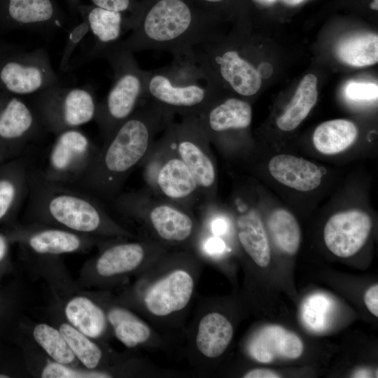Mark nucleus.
I'll list each match as a JSON object with an SVG mask.
<instances>
[{
	"instance_id": "nucleus-1",
	"label": "nucleus",
	"mask_w": 378,
	"mask_h": 378,
	"mask_svg": "<svg viewBox=\"0 0 378 378\" xmlns=\"http://www.w3.org/2000/svg\"><path fill=\"white\" fill-rule=\"evenodd\" d=\"M174 115L149 99L104 140L83 178L92 190L104 196L117 193L130 173L141 166L157 135L174 120Z\"/></svg>"
},
{
	"instance_id": "nucleus-2",
	"label": "nucleus",
	"mask_w": 378,
	"mask_h": 378,
	"mask_svg": "<svg viewBox=\"0 0 378 378\" xmlns=\"http://www.w3.org/2000/svg\"><path fill=\"white\" fill-rule=\"evenodd\" d=\"M130 27V35L113 44L132 52L159 50L174 55L216 38L207 18H197L185 0L155 1Z\"/></svg>"
},
{
	"instance_id": "nucleus-3",
	"label": "nucleus",
	"mask_w": 378,
	"mask_h": 378,
	"mask_svg": "<svg viewBox=\"0 0 378 378\" xmlns=\"http://www.w3.org/2000/svg\"><path fill=\"white\" fill-rule=\"evenodd\" d=\"M171 64L149 71L146 99L174 115L198 116L219 98L206 80L192 49L173 55Z\"/></svg>"
},
{
	"instance_id": "nucleus-4",
	"label": "nucleus",
	"mask_w": 378,
	"mask_h": 378,
	"mask_svg": "<svg viewBox=\"0 0 378 378\" xmlns=\"http://www.w3.org/2000/svg\"><path fill=\"white\" fill-rule=\"evenodd\" d=\"M106 59L113 71V82L106 97L97 104L94 120L104 140L146 99L148 71L141 69L133 52L115 44L94 53Z\"/></svg>"
},
{
	"instance_id": "nucleus-5",
	"label": "nucleus",
	"mask_w": 378,
	"mask_h": 378,
	"mask_svg": "<svg viewBox=\"0 0 378 378\" xmlns=\"http://www.w3.org/2000/svg\"><path fill=\"white\" fill-rule=\"evenodd\" d=\"M30 189L31 207L69 230L92 233L113 225L96 202L62 184L34 178Z\"/></svg>"
},
{
	"instance_id": "nucleus-6",
	"label": "nucleus",
	"mask_w": 378,
	"mask_h": 378,
	"mask_svg": "<svg viewBox=\"0 0 378 378\" xmlns=\"http://www.w3.org/2000/svg\"><path fill=\"white\" fill-rule=\"evenodd\" d=\"M141 166L146 190L153 195L189 209L202 200L197 183L172 145L167 127Z\"/></svg>"
},
{
	"instance_id": "nucleus-7",
	"label": "nucleus",
	"mask_w": 378,
	"mask_h": 378,
	"mask_svg": "<svg viewBox=\"0 0 378 378\" xmlns=\"http://www.w3.org/2000/svg\"><path fill=\"white\" fill-rule=\"evenodd\" d=\"M115 206L122 213L146 221L162 241L188 240L196 227L190 209L153 195L146 190L118 196Z\"/></svg>"
},
{
	"instance_id": "nucleus-8",
	"label": "nucleus",
	"mask_w": 378,
	"mask_h": 378,
	"mask_svg": "<svg viewBox=\"0 0 378 378\" xmlns=\"http://www.w3.org/2000/svg\"><path fill=\"white\" fill-rule=\"evenodd\" d=\"M33 106L41 125L57 134L94 120L97 103L91 88L58 83L36 93Z\"/></svg>"
},
{
	"instance_id": "nucleus-9",
	"label": "nucleus",
	"mask_w": 378,
	"mask_h": 378,
	"mask_svg": "<svg viewBox=\"0 0 378 378\" xmlns=\"http://www.w3.org/2000/svg\"><path fill=\"white\" fill-rule=\"evenodd\" d=\"M172 145L192 174L204 205H211L216 184V168L209 140L197 116H183L167 127Z\"/></svg>"
},
{
	"instance_id": "nucleus-10",
	"label": "nucleus",
	"mask_w": 378,
	"mask_h": 378,
	"mask_svg": "<svg viewBox=\"0 0 378 378\" xmlns=\"http://www.w3.org/2000/svg\"><path fill=\"white\" fill-rule=\"evenodd\" d=\"M59 83L45 49L0 50L1 91L19 96L36 94Z\"/></svg>"
},
{
	"instance_id": "nucleus-11",
	"label": "nucleus",
	"mask_w": 378,
	"mask_h": 378,
	"mask_svg": "<svg viewBox=\"0 0 378 378\" xmlns=\"http://www.w3.org/2000/svg\"><path fill=\"white\" fill-rule=\"evenodd\" d=\"M56 135L43 178L62 185L83 180L99 148L78 128L66 130Z\"/></svg>"
},
{
	"instance_id": "nucleus-12",
	"label": "nucleus",
	"mask_w": 378,
	"mask_h": 378,
	"mask_svg": "<svg viewBox=\"0 0 378 378\" xmlns=\"http://www.w3.org/2000/svg\"><path fill=\"white\" fill-rule=\"evenodd\" d=\"M371 227L370 217L360 210L339 212L327 221L323 230L324 241L334 255L350 257L363 246Z\"/></svg>"
},
{
	"instance_id": "nucleus-13",
	"label": "nucleus",
	"mask_w": 378,
	"mask_h": 378,
	"mask_svg": "<svg viewBox=\"0 0 378 378\" xmlns=\"http://www.w3.org/2000/svg\"><path fill=\"white\" fill-rule=\"evenodd\" d=\"M194 289L192 276L183 270H174L153 284L146 293L145 305L152 314L165 316L184 309Z\"/></svg>"
},
{
	"instance_id": "nucleus-14",
	"label": "nucleus",
	"mask_w": 378,
	"mask_h": 378,
	"mask_svg": "<svg viewBox=\"0 0 378 378\" xmlns=\"http://www.w3.org/2000/svg\"><path fill=\"white\" fill-rule=\"evenodd\" d=\"M41 125L34 106L19 95L0 92V141L25 143L36 134Z\"/></svg>"
},
{
	"instance_id": "nucleus-15",
	"label": "nucleus",
	"mask_w": 378,
	"mask_h": 378,
	"mask_svg": "<svg viewBox=\"0 0 378 378\" xmlns=\"http://www.w3.org/2000/svg\"><path fill=\"white\" fill-rule=\"evenodd\" d=\"M197 118L209 141L216 143L226 133L246 130L251 123L252 109L241 99H218Z\"/></svg>"
},
{
	"instance_id": "nucleus-16",
	"label": "nucleus",
	"mask_w": 378,
	"mask_h": 378,
	"mask_svg": "<svg viewBox=\"0 0 378 378\" xmlns=\"http://www.w3.org/2000/svg\"><path fill=\"white\" fill-rule=\"evenodd\" d=\"M248 352L255 360L268 363L279 359H296L303 343L295 333L277 325L262 327L251 339Z\"/></svg>"
},
{
	"instance_id": "nucleus-17",
	"label": "nucleus",
	"mask_w": 378,
	"mask_h": 378,
	"mask_svg": "<svg viewBox=\"0 0 378 378\" xmlns=\"http://www.w3.org/2000/svg\"><path fill=\"white\" fill-rule=\"evenodd\" d=\"M4 26L9 28L63 27L51 0H6Z\"/></svg>"
},
{
	"instance_id": "nucleus-18",
	"label": "nucleus",
	"mask_w": 378,
	"mask_h": 378,
	"mask_svg": "<svg viewBox=\"0 0 378 378\" xmlns=\"http://www.w3.org/2000/svg\"><path fill=\"white\" fill-rule=\"evenodd\" d=\"M270 173L280 183L299 191L316 188L322 179V172L314 163L290 155H278L268 164Z\"/></svg>"
},
{
	"instance_id": "nucleus-19",
	"label": "nucleus",
	"mask_w": 378,
	"mask_h": 378,
	"mask_svg": "<svg viewBox=\"0 0 378 378\" xmlns=\"http://www.w3.org/2000/svg\"><path fill=\"white\" fill-rule=\"evenodd\" d=\"M239 241L251 259L261 267L270 261V248L262 220L254 209L241 213L236 220Z\"/></svg>"
},
{
	"instance_id": "nucleus-20",
	"label": "nucleus",
	"mask_w": 378,
	"mask_h": 378,
	"mask_svg": "<svg viewBox=\"0 0 378 378\" xmlns=\"http://www.w3.org/2000/svg\"><path fill=\"white\" fill-rule=\"evenodd\" d=\"M233 327L223 314L211 312L200 320L196 337L199 351L207 358H214L224 353L233 337Z\"/></svg>"
},
{
	"instance_id": "nucleus-21",
	"label": "nucleus",
	"mask_w": 378,
	"mask_h": 378,
	"mask_svg": "<svg viewBox=\"0 0 378 378\" xmlns=\"http://www.w3.org/2000/svg\"><path fill=\"white\" fill-rule=\"evenodd\" d=\"M146 247L141 243H123L112 246L99 257L96 268L103 276L130 272L144 260Z\"/></svg>"
},
{
	"instance_id": "nucleus-22",
	"label": "nucleus",
	"mask_w": 378,
	"mask_h": 378,
	"mask_svg": "<svg viewBox=\"0 0 378 378\" xmlns=\"http://www.w3.org/2000/svg\"><path fill=\"white\" fill-rule=\"evenodd\" d=\"M317 81L314 74L304 76L290 103L276 120L280 130H293L307 116L318 99Z\"/></svg>"
},
{
	"instance_id": "nucleus-23",
	"label": "nucleus",
	"mask_w": 378,
	"mask_h": 378,
	"mask_svg": "<svg viewBox=\"0 0 378 378\" xmlns=\"http://www.w3.org/2000/svg\"><path fill=\"white\" fill-rule=\"evenodd\" d=\"M357 136L358 129L352 122L336 119L320 124L314 130L312 139L317 150L332 155L349 148Z\"/></svg>"
},
{
	"instance_id": "nucleus-24",
	"label": "nucleus",
	"mask_w": 378,
	"mask_h": 378,
	"mask_svg": "<svg viewBox=\"0 0 378 378\" xmlns=\"http://www.w3.org/2000/svg\"><path fill=\"white\" fill-rule=\"evenodd\" d=\"M65 314L72 326L88 337H98L106 330L104 312L87 298L71 299L66 306Z\"/></svg>"
},
{
	"instance_id": "nucleus-25",
	"label": "nucleus",
	"mask_w": 378,
	"mask_h": 378,
	"mask_svg": "<svg viewBox=\"0 0 378 378\" xmlns=\"http://www.w3.org/2000/svg\"><path fill=\"white\" fill-rule=\"evenodd\" d=\"M85 22L95 40L93 54L103 47L119 41L125 31L122 13L98 6L90 10Z\"/></svg>"
},
{
	"instance_id": "nucleus-26",
	"label": "nucleus",
	"mask_w": 378,
	"mask_h": 378,
	"mask_svg": "<svg viewBox=\"0 0 378 378\" xmlns=\"http://www.w3.org/2000/svg\"><path fill=\"white\" fill-rule=\"evenodd\" d=\"M339 59L353 66H365L378 61V36L374 34H362L344 38L337 46Z\"/></svg>"
},
{
	"instance_id": "nucleus-27",
	"label": "nucleus",
	"mask_w": 378,
	"mask_h": 378,
	"mask_svg": "<svg viewBox=\"0 0 378 378\" xmlns=\"http://www.w3.org/2000/svg\"><path fill=\"white\" fill-rule=\"evenodd\" d=\"M29 247L41 254H61L80 249L83 239L74 232L60 229H41L27 236Z\"/></svg>"
},
{
	"instance_id": "nucleus-28",
	"label": "nucleus",
	"mask_w": 378,
	"mask_h": 378,
	"mask_svg": "<svg viewBox=\"0 0 378 378\" xmlns=\"http://www.w3.org/2000/svg\"><path fill=\"white\" fill-rule=\"evenodd\" d=\"M115 337L125 346L133 348L150 337L148 326L131 312L120 307L110 309L107 316Z\"/></svg>"
},
{
	"instance_id": "nucleus-29",
	"label": "nucleus",
	"mask_w": 378,
	"mask_h": 378,
	"mask_svg": "<svg viewBox=\"0 0 378 378\" xmlns=\"http://www.w3.org/2000/svg\"><path fill=\"white\" fill-rule=\"evenodd\" d=\"M267 225L276 245L284 253L295 254L300 246L301 232L292 214L285 209H277L270 216Z\"/></svg>"
},
{
	"instance_id": "nucleus-30",
	"label": "nucleus",
	"mask_w": 378,
	"mask_h": 378,
	"mask_svg": "<svg viewBox=\"0 0 378 378\" xmlns=\"http://www.w3.org/2000/svg\"><path fill=\"white\" fill-rule=\"evenodd\" d=\"M33 335L36 342L57 363L68 364L74 360L75 356L59 330L42 323L34 328Z\"/></svg>"
},
{
	"instance_id": "nucleus-31",
	"label": "nucleus",
	"mask_w": 378,
	"mask_h": 378,
	"mask_svg": "<svg viewBox=\"0 0 378 378\" xmlns=\"http://www.w3.org/2000/svg\"><path fill=\"white\" fill-rule=\"evenodd\" d=\"M59 332L74 356L87 368L93 369L97 366L102 358V351L96 344L88 339V336L67 323L61 325Z\"/></svg>"
},
{
	"instance_id": "nucleus-32",
	"label": "nucleus",
	"mask_w": 378,
	"mask_h": 378,
	"mask_svg": "<svg viewBox=\"0 0 378 378\" xmlns=\"http://www.w3.org/2000/svg\"><path fill=\"white\" fill-rule=\"evenodd\" d=\"M330 308L331 302L326 295L318 293L309 296L302 307V318L304 325L314 331L324 329Z\"/></svg>"
},
{
	"instance_id": "nucleus-33",
	"label": "nucleus",
	"mask_w": 378,
	"mask_h": 378,
	"mask_svg": "<svg viewBox=\"0 0 378 378\" xmlns=\"http://www.w3.org/2000/svg\"><path fill=\"white\" fill-rule=\"evenodd\" d=\"M26 183L25 173L19 170L16 175L0 178V220L6 216L20 200Z\"/></svg>"
},
{
	"instance_id": "nucleus-34",
	"label": "nucleus",
	"mask_w": 378,
	"mask_h": 378,
	"mask_svg": "<svg viewBox=\"0 0 378 378\" xmlns=\"http://www.w3.org/2000/svg\"><path fill=\"white\" fill-rule=\"evenodd\" d=\"M43 378H106L110 376L106 373L96 372H81L69 368L59 363H51L43 369Z\"/></svg>"
},
{
	"instance_id": "nucleus-35",
	"label": "nucleus",
	"mask_w": 378,
	"mask_h": 378,
	"mask_svg": "<svg viewBox=\"0 0 378 378\" xmlns=\"http://www.w3.org/2000/svg\"><path fill=\"white\" fill-rule=\"evenodd\" d=\"M345 94L354 101H374L378 96V87L375 83L351 82L345 88Z\"/></svg>"
},
{
	"instance_id": "nucleus-36",
	"label": "nucleus",
	"mask_w": 378,
	"mask_h": 378,
	"mask_svg": "<svg viewBox=\"0 0 378 378\" xmlns=\"http://www.w3.org/2000/svg\"><path fill=\"white\" fill-rule=\"evenodd\" d=\"M88 31H89V28L85 22L80 24L71 31L62 57L60 63L61 69H65L68 66L71 55Z\"/></svg>"
},
{
	"instance_id": "nucleus-37",
	"label": "nucleus",
	"mask_w": 378,
	"mask_h": 378,
	"mask_svg": "<svg viewBox=\"0 0 378 378\" xmlns=\"http://www.w3.org/2000/svg\"><path fill=\"white\" fill-rule=\"evenodd\" d=\"M96 6L107 10L123 12L130 4V0H92Z\"/></svg>"
},
{
	"instance_id": "nucleus-38",
	"label": "nucleus",
	"mask_w": 378,
	"mask_h": 378,
	"mask_svg": "<svg viewBox=\"0 0 378 378\" xmlns=\"http://www.w3.org/2000/svg\"><path fill=\"white\" fill-rule=\"evenodd\" d=\"M364 302L368 309L374 316H378V285L370 287L364 295Z\"/></svg>"
},
{
	"instance_id": "nucleus-39",
	"label": "nucleus",
	"mask_w": 378,
	"mask_h": 378,
	"mask_svg": "<svg viewBox=\"0 0 378 378\" xmlns=\"http://www.w3.org/2000/svg\"><path fill=\"white\" fill-rule=\"evenodd\" d=\"M281 376L274 371L269 369H253L247 372L243 377L244 378H279Z\"/></svg>"
},
{
	"instance_id": "nucleus-40",
	"label": "nucleus",
	"mask_w": 378,
	"mask_h": 378,
	"mask_svg": "<svg viewBox=\"0 0 378 378\" xmlns=\"http://www.w3.org/2000/svg\"><path fill=\"white\" fill-rule=\"evenodd\" d=\"M225 244L219 238H212L208 240L206 248L210 253H220L224 250Z\"/></svg>"
},
{
	"instance_id": "nucleus-41",
	"label": "nucleus",
	"mask_w": 378,
	"mask_h": 378,
	"mask_svg": "<svg viewBox=\"0 0 378 378\" xmlns=\"http://www.w3.org/2000/svg\"><path fill=\"white\" fill-rule=\"evenodd\" d=\"M212 231L215 234H223L227 229V223L222 218H216L211 223Z\"/></svg>"
},
{
	"instance_id": "nucleus-42",
	"label": "nucleus",
	"mask_w": 378,
	"mask_h": 378,
	"mask_svg": "<svg viewBox=\"0 0 378 378\" xmlns=\"http://www.w3.org/2000/svg\"><path fill=\"white\" fill-rule=\"evenodd\" d=\"M8 251V243L6 238L0 234V262L4 258Z\"/></svg>"
},
{
	"instance_id": "nucleus-43",
	"label": "nucleus",
	"mask_w": 378,
	"mask_h": 378,
	"mask_svg": "<svg viewBox=\"0 0 378 378\" xmlns=\"http://www.w3.org/2000/svg\"><path fill=\"white\" fill-rule=\"evenodd\" d=\"M354 377H369L370 373L368 370H357L354 374Z\"/></svg>"
},
{
	"instance_id": "nucleus-44",
	"label": "nucleus",
	"mask_w": 378,
	"mask_h": 378,
	"mask_svg": "<svg viewBox=\"0 0 378 378\" xmlns=\"http://www.w3.org/2000/svg\"><path fill=\"white\" fill-rule=\"evenodd\" d=\"M303 1L304 0H283L284 3L290 6H295V5L299 4Z\"/></svg>"
},
{
	"instance_id": "nucleus-45",
	"label": "nucleus",
	"mask_w": 378,
	"mask_h": 378,
	"mask_svg": "<svg viewBox=\"0 0 378 378\" xmlns=\"http://www.w3.org/2000/svg\"><path fill=\"white\" fill-rule=\"evenodd\" d=\"M370 7L373 10H378V0H373V2L370 4Z\"/></svg>"
},
{
	"instance_id": "nucleus-46",
	"label": "nucleus",
	"mask_w": 378,
	"mask_h": 378,
	"mask_svg": "<svg viewBox=\"0 0 378 378\" xmlns=\"http://www.w3.org/2000/svg\"><path fill=\"white\" fill-rule=\"evenodd\" d=\"M204 2H208V3H218V2H220V1H223V0H202Z\"/></svg>"
},
{
	"instance_id": "nucleus-47",
	"label": "nucleus",
	"mask_w": 378,
	"mask_h": 378,
	"mask_svg": "<svg viewBox=\"0 0 378 378\" xmlns=\"http://www.w3.org/2000/svg\"><path fill=\"white\" fill-rule=\"evenodd\" d=\"M8 376L7 375H5V374H0V378H8Z\"/></svg>"
}]
</instances>
